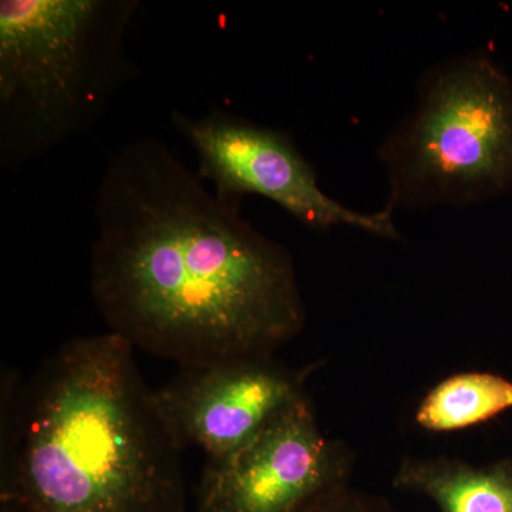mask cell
I'll use <instances>...</instances> for the list:
<instances>
[{
  "label": "cell",
  "instance_id": "52a82bcc",
  "mask_svg": "<svg viewBox=\"0 0 512 512\" xmlns=\"http://www.w3.org/2000/svg\"><path fill=\"white\" fill-rule=\"evenodd\" d=\"M350 468L348 448L322 433L303 397L234 457L207 463L195 512H293L348 484Z\"/></svg>",
  "mask_w": 512,
  "mask_h": 512
},
{
  "label": "cell",
  "instance_id": "6da1fadb",
  "mask_svg": "<svg viewBox=\"0 0 512 512\" xmlns=\"http://www.w3.org/2000/svg\"><path fill=\"white\" fill-rule=\"evenodd\" d=\"M94 218V303L134 350L178 366L274 355L305 328L288 249L218 200L158 138L114 154Z\"/></svg>",
  "mask_w": 512,
  "mask_h": 512
},
{
  "label": "cell",
  "instance_id": "9c48e42d",
  "mask_svg": "<svg viewBox=\"0 0 512 512\" xmlns=\"http://www.w3.org/2000/svg\"><path fill=\"white\" fill-rule=\"evenodd\" d=\"M512 409V382L493 373H458L441 380L421 400L416 423L447 433L477 426Z\"/></svg>",
  "mask_w": 512,
  "mask_h": 512
},
{
  "label": "cell",
  "instance_id": "3957f363",
  "mask_svg": "<svg viewBox=\"0 0 512 512\" xmlns=\"http://www.w3.org/2000/svg\"><path fill=\"white\" fill-rule=\"evenodd\" d=\"M138 0L0 2V165L18 173L92 131L137 76L126 50Z\"/></svg>",
  "mask_w": 512,
  "mask_h": 512
},
{
  "label": "cell",
  "instance_id": "ba28073f",
  "mask_svg": "<svg viewBox=\"0 0 512 512\" xmlns=\"http://www.w3.org/2000/svg\"><path fill=\"white\" fill-rule=\"evenodd\" d=\"M394 487L426 495L440 512H512V463L476 467L453 458H407Z\"/></svg>",
  "mask_w": 512,
  "mask_h": 512
},
{
  "label": "cell",
  "instance_id": "8992f818",
  "mask_svg": "<svg viewBox=\"0 0 512 512\" xmlns=\"http://www.w3.org/2000/svg\"><path fill=\"white\" fill-rule=\"evenodd\" d=\"M303 382L305 373L274 355L224 357L180 366L154 390V402L181 450L198 447L208 463H222L306 397Z\"/></svg>",
  "mask_w": 512,
  "mask_h": 512
},
{
  "label": "cell",
  "instance_id": "30bf717a",
  "mask_svg": "<svg viewBox=\"0 0 512 512\" xmlns=\"http://www.w3.org/2000/svg\"><path fill=\"white\" fill-rule=\"evenodd\" d=\"M293 512H386L366 495L340 485Z\"/></svg>",
  "mask_w": 512,
  "mask_h": 512
},
{
  "label": "cell",
  "instance_id": "277c9868",
  "mask_svg": "<svg viewBox=\"0 0 512 512\" xmlns=\"http://www.w3.org/2000/svg\"><path fill=\"white\" fill-rule=\"evenodd\" d=\"M394 211L512 194V76L485 52L434 64L379 150Z\"/></svg>",
  "mask_w": 512,
  "mask_h": 512
},
{
  "label": "cell",
  "instance_id": "7a4b0ae2",
  "mask_svg": "<svg viewBox=\"0 0 512 512\" xmlns=\"http://www.w3.org/2000/svg\"><path fill=\"white\" fill-rule=\"evenodd\" d=\"M181 451L116 333L3 383L2 512H184Z\"/></svg>",
  "mask_w": 512,
  "mask_h": 512
},
{
  "label": "cell",
  "instance_id": "5b68a950",
  "mask_svg": "<svg viewBox=\"0 0 512 512\" xmlns=\"http://www.w3.org/2000/svg\"><path fill=\"white\" fill-rule=\"evenodd\" d=\"M171 119L194 147L200 160L198 177L214 185L218 200L241 207L244 197L259 195L313 231L352 227L380 238H400L389 205L366 214L329 197L291 134L225 110L201 117L175 110Z\"/></svg>",
  "mask_w": 512,
  "mask_h": 512
}]
</instances>
